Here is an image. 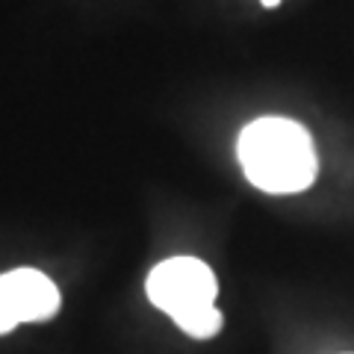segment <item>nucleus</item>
<instances>
[{"mask_svg":"<svg viewBox=\"0 0 354 354\" xmlns=\"http://www.w3.org/2000/svg\"><path fill=\"white\" fill-rule=\"evenodd\" d=\"M236 153L248 180L272 195L304 192L319 171L310 133L298 121L281 115L251 121L242 130Z\"/></svg>","mask_w":354,"mask_h":354,"instance_id":"obj_1","label":"nucleus"},{"mask_svg":"<svg viewBox=\"0 0 354 354\" xmlns=\"http://www.w3.org/2000/svg\"><path fill=\"white\" fill-rule=\"evenodd\" d=\"M216 274L198 257H169L148 274V298L195 339L218 334L221 313L216 307Z\"/></svg>","mask_w":354,"mask_h":354,"instance_id":"obj_2","label":"nucleus"},{"mask_svg":"<svg viewBox=\"0 0 354 354\" xmlns=\"http://www.w3.org/2000/svg\"><path fill=\"white\" fill-rule=\"evenodd\" d=\"M59 310V290L39 269L0 274V334L24 322H48Z\"/></svg>","mask_w":354,"mask_h":354,"instance_id":"obj_3","label":"nucleus"},{"mask_svg":"<svg viewBox=\"0 0 354 354\" xmlns=\"http://www.w3.org/2000/svg\"><path fill=\"white\" fill-rule=\"evenodd\" d=\"M260 3H263V6H278L281 0H260Z\"/></svg>","mask_w":354,"mask_h":354,"instance_id":"obj_4","label":"nucleus"}]
</instances>
